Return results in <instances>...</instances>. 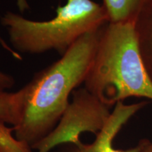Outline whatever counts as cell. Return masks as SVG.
Returning <instances> with one entry per match:
<instances>
[{"label": "cell", "mask_w": 152, "mask_h": 152, "mask_svg": "<svg viewBox=\"0 0 152 152\" xmlns=\"http://www.w3.org/2000/svg\"><path fill=\"white\" fill-rule=\"evenodd\" d=\"M141 149L140 152H152V142H149L147 141L142 142Z\"/></svg>", "instance_id": "cell-12"}, {"label": "cell", "mask_w": 152, "mask_h": 152, "mask_svg": "<svg viewBox=\"0 0 152 152\" xmlns=\"http://www.w3.org/2000/svg\"><path fill=\"white\" fill-rule=\"evenodd\" d=\"M133 26L140 54L152 80V0L142 9Z\"/></svg>", "instance_id": "cell-6"}, {"label": "cell", "mask_w": 152, "mask_h": 152, "mask_svg": "<svg viewBox=\"0 0 152 152\" xmlns=\"http://www.w3.org/2000/svg\"><path fill=\"white\" fill-rule=\"evenodd\" d=\"M147 104V102L132 104H125L123 102H118L103 128L96 134L94 141L92 144H85L81 142L77 145H74L70 152H140L141 144L132 149L121 151L114 149L113 141L123 125Z\"/></svg>", "instance_id": "cell-5"}, {"label": "cell", "mask_w": 152, "mask_h": 152, "mask_svg": "<svg viewBox=\"0 0 152 152\" xmlns=\"http://www.w3.org/2000/svg\"><path fill=\"white\" fill-rule=\"evenodd\" d=\"M102 28L82 36L59 59L36 73L23 87L21 118L13 127L18 140L32 147L56 127L69 105L70 95L84 83Z\"/></svg>", "instance_id": "cell-1"}, {"label": "cell", "mask_w": 152, "mask_h": 152, "mask_svg": "<svg viewBox=\"0 0 152 152\" xmlns=\"http://www.w3.org/2000/svg\"><path fill=\"white\" fill-rule=\"evenodd\" d=\"M109 22L103 4L92 0H67L48 20H30L11 11L1 18L14 50L33 55L56 51L62 56L82 36Z\"/></svg>", "instance_id": "cell-3"}, {"label": "cell", "mask_w": 152, "mask_h": 152, "mask_svg": "<svg viewBox=\"0 0 152 152\" xmlns=\"http://www.w3.org/2000/svg\"><path fill=\"white\" fill-rule=\"evenodd\" d=\"M25 92L23 88L16 92L0 94V120L13 127L19 123L21 118Z\"/></svg>", "instance_id": "cell-8"}, {"label": "cell", "mask_w": 152, "mask_h": 152, "mask_svg": "<svg viewBox=\"0 0 152 152\" xmlns=\"http://www.w3.org/2000/svg\"><path fill=\"white\" fill-rule=\"evenodd\" d=\"M71 102L56 127L42 140L32 146L38 152H49L62 144H80V135L89 132L96 134L103 128L111 111L85 87L73 92Z\"/></svg>", "instance_id": "cell-4"}, {"label": "cell", "mask_w": 152, "mask_h": 152, "mask_svg": "<svg viewBox=\"0 0 152 152\" xmlns=\"http://www.w3.org/2000/svg\"><path fill=\"white\" fill-rule=\"evenodd\" d=\"M16 2L19 11L21 13L25 12V11L28 10L30 8L28 0H16Z\"/></svg>", "instance_id": "cell-11"}, {"label": "cell", "mask_w": 152, "mask_h": 152, "mask_svg": "<svg viewBox=\"0 0 152 152\" xmlns=\"http://www.w3.org/2000/svg\"><path fill=\"white\" fill-rule=\"evenodd\" d=\"M13 132V127L9 128L0 120V152H33L30 144L14 137Z\"/></svg>", "instance_id": "cell-9"}, {"label": "cell", "mask_w": 152, "mask_h": 152, "mask_svg": "<svg viewBox=\"0 0 152 152\" xmlns=\"http://www.w3.org/2000/svg\"><path fill=\"white\" fill-rule=\"evenodd\" d=\"M84 85L110 107L132 96L152 100V80L132 23L109 22L103 26Z\"/></svg>", "instance_id": "cell-2"}, {"label": "cell", "mask_w": 152, "mask_h": 152, "mask_svg": "<svg viewBox=\"0 0 152 152\" xmlns=\"http://www.w3.org/2000/svg\"><path fill=\"white\" fill-rule=\"evenodd\" d=\"M0 44L2 45V47H4V48L8 50L9 52H11V54L14 55L15 58H18V59L21 58V57L18 54V52L10 49V47L8 46V45L1 37V36H0ZM15 83H16V81H15L14 77L13 76L0 71V94L6 92L7 90L12 88L15 85Z\"/></svg>", "instance_id": "cell-10"}, {"label": "cell", "mask_w": 152, "mask_h": 152, "mask_svg": "<svg viewBox=\"0 0 152 152\" xmlns=\"http://www.w3.org/2000/svg\"><path fill=\"white\" fill-rule=\"evenodd\" d=\"M150 0H103L109 22L134 23Z\"/></svg>", "instance_id": "cell-7"}]
</instances>
